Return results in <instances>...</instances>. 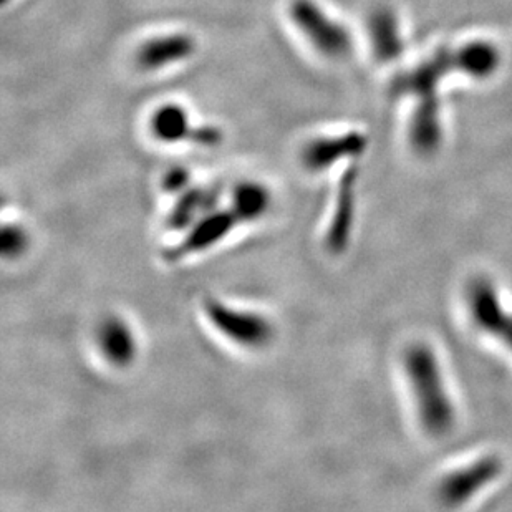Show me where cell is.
<instances>
[{"label":"cell","instance_id":"cell-1","mask_svg":"<svg viewBox=\"0 0 512 512\" xmlns=\"http://www.w3.org/2000/svg\"><path fill=\"white\" fill-rule=\"evenodd\" d=\"M403 367L423 430L435 438L450 435L455 428L456 410L433 348L425 343L411 345Z\"/></svg>","mask_w":512,"mask_h":512},{"label":"cell","instance_id":"cell-2","mask_svg":"<svg viewBox=\"0 0 512 512\" xmlns=\"http://www.w3.org/2000/svg\"><path fill=\"white\" fill-rule=\"evenodd\" d=\"M289 17L295 29L317 54L343 58L352 54V34L315 0H292Z\"/></svg>","mask_w":512,"mask_h":512},{"label":"cell","instance_id":"cell-3","mask_svg":"<svg viewBox=\"0 0 512 512\" xmlns=\"http://www.w3.org/2000/svg\"><path fill=\"white\" fill-rule=\"evenodd\" d=\"M204 312L214 329L242 347H262L271 339V324L261 315L232 309L216 299L206 300Z\"/></svg>","mask_w":512,"mask_h":512},{"label":"cell","instance_id":"cell-4","mask_svg":"<svg viewBox=\"0 0 512 512\" xmlns=\"http://www.w3.org/2000/svg\"><path fill=\"white\" fill-rule=\"evenodd\" d=\"M451 73H456L453 50L441 49L408 72L401 73L393 82L392 90L397 97H413L416 100L440 98L441 83Z\"/></svg>","mask_w":512,"mask_h":512},{"label":"cell","instance_id":"cell-5","mask_svg":"<svg viewBox=\"0 0 512 512\" xmlns=\"http://www.w3.org/2000/svg\"><path fill=\"white\" fill-rule=\"evenodd\" d=\"M468 309L478 329L512 350V314L501 305L493 284L474 281L468 290Z\"/></svg>","mask_w":512,"mask_h":512},{"label":"cell","instance_id":"cell-6","mask_svg":"<svg viewBox=\"0 0 512 512\" xmlns=\"http://www.w3.org/2000/svg\"><path fill=\"white\" fill-rule=\"evenodd\" d=\"M501 473V461L494 456H484L473 463L458 468L441 481L440 494L448 504L468 501L493 483Z\"/></svg>","mask_w":512,"mask_h":512},{"label":"cell","instance_id":"cell-7","mask_svg":"<svg viewBox=\"0 0 512 512\" xmlns=\"http://www.w3.org/2000/svg\"><path fill=\"white\" fill-rule=\"evenodd\" d=\"M367 148V136L360 131H348L342 135L319 136L305 145L302 161L305 168L314 173L329 170L340 161L362 155Z\"/></svg>","mask_w":512,"mask_h":512},{"label":"cell","instance_id":"cell-8","mask_svg":"<svg viewBox=\"0 0 512 512\" xmlns=\"http://www.w3.org/2000/svg\"><path fill=\"white\" fill-rule=\"evenodd\" d=\"M198 50L196 40L189 34L158 35L145 40L136 52V63L146 72H158L186 62Z\"/></svg>","mask_w":512,"mask_h":512},{"label":"cell","instance_id":"cell-9","mask_svg":"<svg viewBox=\"0 0 512 512\" xmlns=\"http://www.w3.org/2000/svg\"><path fill=\"white\" fill-rule=\"evenodd\" d=\"M236 223L237 216L234 213L219 211V213L209 214L194 224V228L188 232V236H184L183 241H179L176 246L166 251V259L170 262H178L183 257L206 251L228 236V232Z\"/></svg>","mask_w":512,"mask_h":512},{"label":"cell","instance_id":"cell-10","mask_svg":"<svg viewBox=\"0 0 512 512\" xmlns=\"http://www.w3.org/2000/svg\"><path fill=\"white\" fill-rule=\"evenodd\" d=\"M408 138L413 150L421 156L435 155L443 141L440 98L416 100L411 115Z\"/></svg>","mask_w":512,"mask_h":512},{"label":"cell","instance_id":"cell-11","mask_svg":"<svg viewBox=\"0 0 512 512\" xmlns=\"http://www.w3.org/2000/svg\"><path fill=\"white\" fill-rule=\"evenodd\" d=\"M368 42L378 62H393L403 52L400 22L387 7L373 10L367 22Z\"/></svg>","mask_w":512,"mask_h":512},{"label":"cell","instance_id":"cell-12","mask_svg":"<svg viewBox=\"0 0 512 512\" xmlns=\"http://www.w3.org/2000/svg\"><path fill=\"white\" fill-rule=\"evenodd\" d=\"M456 73L473 80L493 77L501 67V52L486 40H473L453 50Z\"/></svg>","mask_w":512,"mask_h":512},{"label":"cell","instance_id":"cell-13","mask_svg":"<svg viewBox=\"0 0 512 512\" xmlns=\"http://www.w3.org/2000/svg\"><path fill=\"white\" fill-rule=\"evenodd\" d=\"M355 183H357V171L350 168L345 171L340 181L339 198L335 204V213L330 223L327 244L334 252L343 251L347 246L348 236L353 221V206H355Z\"/></svg>","mask_w":512,"mask_h":512},{"label":"cell","instance_id":"cell-14","mask_svg":"<svg viewBox=\"0 0 512 512\" xmlns=\"http://www.w3.org/2000/svg\"><path fill=\"white\" fill-rule=\"evenodd\" d=\"M151 133L161 143H181V141H196L199 126H194L189 120L188 110L176 103L161 105L151 116Z\"/></svg>","mask_w":512,"mask_h":512},{"label":"cell","instance_id":"cell-15","mask_svg":"<svg viewBox=\"0 0 512 512\" xmlns=\"http://www.w3.org/2000/svg\"><path fill=\"white\" fill-rule=\"evenodd\" d=\"M100 347L105 357L115 365L125 367L136 353L135 337L130 327L121 320L112 319L103 324L100 330Z\"/></svg>","mask_w":512,"mask_h":512},{"label":"cell","instance_id":"cell-16","mask_svg":"<svg viewBox=\"0 0 512 512\" xmlns=\"http://www.w3.org/2000/svg\"><path fill=\"white\" fill-rule=\"evenodd\" d=\"M269 206V194L261 184L244 183L234 191L232 208L237 219L251 221L261 216Z\"/></svg>","mask_w":512,"mask_h":512},{"label":"cell","instance_id":"cell-17","mask_svg":"<svg viewBox=\"0 0 512 512\" xmlns=\"http://www.w3.org/2000/svg\"><path fill=\"white\" fill-rule=\"evenodd\" d=\"M209 198V193L196 189V191H189L184 194L183 199L176 204V209L170 216L171 228L181 229L186 224L193 221L194 216L201 211L203 206H206V199Z\"/></svg>","mask_w":512,"mask_h":512},{"label":"cell","instance_id":"cell-18","mask_svg":"<svg viewBox=\"0 0 512 512\" xmlns=\"http://www.w3.org/2000/svg\"><path fill=\"white\" fill-rule=\"evenodd\" d=\"M25 246L24 232L15 226H9L2 232V251L5 256H15L19 254Z\"/></svg>","mask_w":512,"mask_h":512},{"label":"cell","instance_id":"cell-19","mask_svg":"<svg viewBox=\"0 0 512 512\" xmlns=\"http://www.w3.org/2000/svg\"><path fill=\"white\" fill-rule=\"evenodd\" d=\"M188 183V173L184 170H171L170 173L166 174L165 184L166 188L171 189V191H176V189L183 188L184 184Z\"/></svg>","mask_w":512,"mask_h":512},{"label":"cell","instance_id":"cell-20","mask_svg":"<svg viewBox=\"0 0 512 512\" xmlns=\"http://www.w3.org/2000/svg\"><path fill=\"white\" fill-rule=\"evenodd\" d=\"M2 4H7V0H2Z\"/></svg>","mask_w":512,"mask_h":512}]
</instances>
